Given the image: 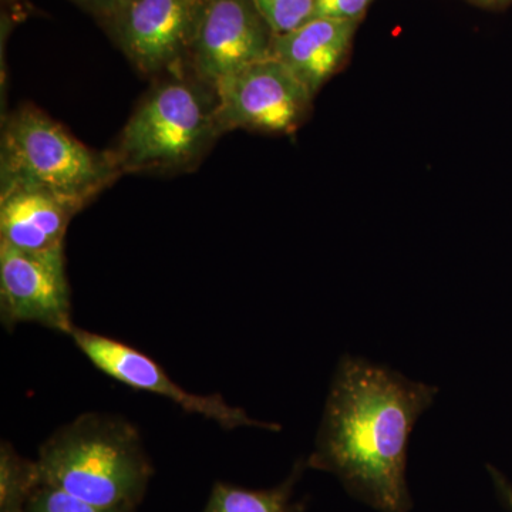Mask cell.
<instances>
[{
  "label": "cell",
  "instance_id": "3957f363",
  "mask_svg": "<svg viewBox=\"0 0 512 512\" xmlns=\"http://www.w3.org/2000/svg\"><path fill=\"white\" fill-rule=\"evenodd\" d=\"M217 93L173 74L147 94L127 121L113 154L121 174L178 171L197 164L222 136Z\"/></svg>",
  "mask_w": 512,
  "mask_h": 512
},
{
  "label": "cell",
  "instance_id": "d6986e66",
  "mask_svg": "<svg viewBox=\"0 0 512 512\" xmlns=\"http://www.w3.org/2000/svg\"><path fill=\"white\" fill-rule=\"evenodd\" d=\"M470 2L476 3L478 6H484V8H501V6L508 5L512 0H470Z\"/></svg>",
  "mask_w": 512,
  "mask_h": 512
},
{
  "label": "cell",
  "instance_id": "30bf717a",
  "mask_svg": "<svg viewBox=\"0 0 512 512\" xmlns=\"http://www.w3.org/2000/svg\"><path fill=\"white\" fill-rule=\"evenodd\" d=\"M79 202L40 188L15 185L0 194V242L28 252L64 248V237Z\"/></svg>",
  "mask_w": 512,
  "mask_h": 512
},
{
  "label": "cell",
  "instance_id": "ba28073f",
  "mask_svg": "<svg viewBox=\"0 0 512 512\" xmlns=\"http://www.w3.org/2000/svg\"><path fill=\"white\" fill-rule=\"evenodd\" d=\"M274 37L254 0H208L188 69L215 92L224 80L271 56Z\"/></svg>",
  "mask_w": 512,
  "mask_h": 512
},
{
  "label": "cell",
  "instance_id": "9c48e42d",
  "mask_svg": "<svg viewBox=\"0 0 512 512\" xmlns=\"http://www.w3.org/2000/svg\"><path fill=\"white\" fill-rule=\"evenodd\" d=\"M67 336L73 339L74 345L82 350L83 355L97 369L106 373L111 379L126 384L131 389L163 396L178 404L184 412L198 414L205 419L215 421L227 430L238 429V427H261V429L272 431L282 429L279 424L252 419L245 410L229 406L224 397L218 394L202 396V394L187 392L171 380L156 360L120 340L77 328L76 325Z\"/></svg>",
  "mask_w": 512,
  "mask_h": 512
},
{
  "label": "cell",
  "instance_id": "277c9868",
  "mask_svg": "<svg viewBox=\"0 0 512 512\" xmlns=\"http://www.w3.org/2000/svg\"><path fill=\"white\" fill-rule=\"evenodd\" d=\"M0 147L2 188H40L83 207L123 175L110 151L84 146L62 124L29 104L8 116Z\"/></svg>",
  "mask_w": 512,
  "mask_h": 512
},
{
  "label": "cell",
  "instance_id": "8fae6325",
  "mask_svg": "<svg viewBox=\"0 0 512 512\" xmlns=\"http://www.w3.org/2000/svg\"><path fill=\"white\" fill-rule=\"evenodd\" d=\"M359 23L315 18L292 32L276 35L271 56L284 63L315 96L345 64Z\"/></svg>",
  "mask_w": 512,
  "mask_h": 512
},
{
  "label": "cell",
  "instance_id": "9a60e30c",
  "mask_svg": "<svg viewBox=\"0 0 512 512\" xmlns=\"http://www.w3.org/2000/svg\"><path fill=\"white\" fill-rule=\"evenodd\" d=\"M25 512H124L106 510L73 497L50 485H40L30 498Z\"/></svg>",
  "mask_w": 512,
  "mask_h": 512
},
{
  "label": "cell",
  "instance_id": "5b68a950",
  "mask_svg": "<svg viewBox=\"0 0 512 512\" xmlns=\"http://www.w3.org/2000/svg\"><path fill=\"white\" fill-rule=\"evenodd\" d=\"M208 0H126L103 23L143 74H183Z\"/></svg>",
  "mask_w": 512,
  "mask_h": 512
},
{
  "label": "cell",
  "instance_id": "2e32d148",
  "mask_svg": "<svg viewBox=\"0 0 512 512\" xmlns=\"http://www.w3.org/2000/svg\"><path fill=\"white\" fill-rule=\"evenodd\" d=\"M375 0H316V18L362 20Z\"/></svg>",
  "mask_w": 512,
  "mask_h": 512
},
{
  "label": "cell",
  "instance_id": "ac0fdd59",
  "mask_svg": "<svg viewBox=\"0 0 512 512\" xmlns=\"http://www.w3.org/2000/svg\"><path fill=\"white\" fill-rule=\"evenodd\" d=\"M488 473H490L491 480H493L495 491L500 497L501 503L508 511L512 512V484L507 477L501 473L500 470L493 466H488Z\"/></svg>",
  "mask_w": 512,
  "mask_h": 512
},
{
  "label": "cell",
  "instance_id": "7a4b0ae2",
  "mask_svg": "<svg viewBox=\"0 0 512 512\" xmlns=\"http://www.w3.org/2000/svg\"><path fill=\"white\" fill-rule=\"evenodd\" d=\"M42 485L106 510L134 512L153 466L134 424L120 416L84 413L39 448Z\"/></svg>",
  "mask_w": 512,
  "mask_h": 512
},
{
  "label": "cell",
  "instance_id": "7c38bea8",
  "mask_svg": "<svg viewBox=\"0 0 512 512\" xmlns=\"http://www.w3.org/2000/svg\"><path fill=\"white\" fill-rule=\"evenodd\" d=\"M305 470L298 461L291 476L271 490H247L237 485L217 483L212 488L204 512H302V505L292 503L296 481Z\"/></svg>",
  "mask_w": 512,
  "mask_h": 512
},
{
  "label": "cell",
  "instance_id": "8992f818",
  "mask_svg": "<svg viewBox=\"0 0 512 512\" xmlns=\"http://www.w3.org/2000/svg\"><path fill=\"white\" fill-rule=\"evenodd\" d=\"M222 134L252 130L292 134L312 109L313 94L275 57L251 64L215 89Z\"/></svg>",
  "mask_w": 512,
  "mask_h": 512
},
{
  "label": "cell",
  "instance_id": "e0dca14e",
  "mask_svg": "<svg viewBox=\"0 0 512 512\" xmlns=\"http://www.w3.org/2000/svg\"><path fill=\"white\" fill-rule=\"evenodd\" d=\"M72 2L104 23L126 3V0H72Z\"/></svg>",
  "mask_w": 512,
  "mask_h": 512
},
{
  "label": "cell",
  "instance_id": "4fadbf2b",
  "mask_svg": "<svg viewBox=\"0 0 512 512\" xmlns=\"http://www.w3.org/2000/svg\"><path fill=\"white\" fill-rule=\"evenodd\" d=\"M42 485L37 461L20 456L12 444L0 446V512H25Z\"/></svg>",
  "mask_w": 512,
  "mask_h": 512
},
{
  "label": "cell",
  "instance_id": "6da1fadb",
  "mask_svg": "<svg viewBox=\"0 0 512 512\" xmlns=\"http://www.w3.org/2000/svg\"><path fill=\"white\" fill-rule=\"evenodd\" d=\"M439 387L386 366L340 359L306 466L339 478L352 497L377 512H410L407 448L414 424Z\"/></svg>",
  "mask_w": 512,
  "mask_h": 512
},
{
  "label": "cell",
  "instance_id": "52a82bcc",
  "mask_svg": "<svg viewBox=\"0 0 512 512\" xmlns=\"http://www.w3.org/2000/svg\"><path fill=\"white\" fill-rule=\"evenodd\" d=\"M0 318L8 330L37 323L69 335L74 323L64 248L28 252L0 242Z\"/></svg>",
  "mask_w": 512,
  "mask_h": 512
},
{
  "label": "cell",
  "instance_id": "5bb4252c",
  "mask_svg": "<svg viewBox=\"0 0 512 512\" xmlns=\"http://www.w3.org/2000/svg\"><path fill=\"white\" fill-rule=\"evenodd\" d=\"M269 28L285 35L316 18V0H254Z\"/></svg>",
  "mask_w": 512,
  "mask_h": 512
}]
</instances>
